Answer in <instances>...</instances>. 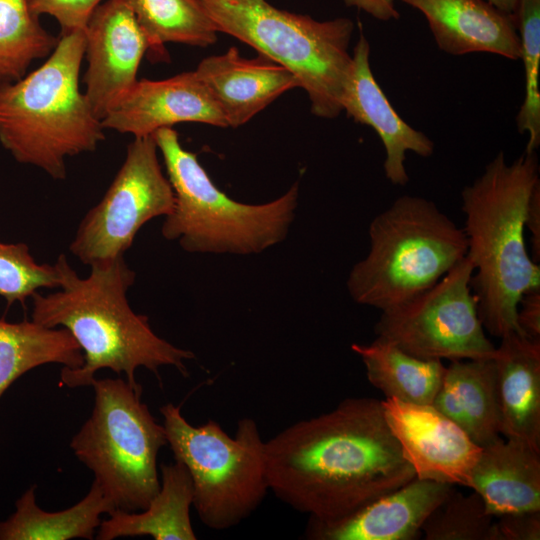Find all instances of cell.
Returning <instances> with one entry per match:
<instances>
[{
	"label": "cell",
	"mask_w": 540,
	"mask_h": 540,
	"mask_svg": "<svg viewBox=\"0 0 540 540\" xmlns=\"http://www.w3.org/2000/svg\"><path fill=\"white\" fill-rule=\"evenodd\" d=\"M269 490L309 519L344 518L416 478L381 401L348 398L265 441Z\"/></svg>",
	"instance_id": "cell-1"
},
{
	"label": "cell",
	"mask_w": 540,
	"mask_h": 540,
	"mask_svg": "<svg viewBox=\"0 0 540 540\" xmlns=\"http://www.w3.org/2000/svg\"><path fill=\"white\" fill-rule=\"evenodd\" d=\"M55 266L59 290L32 295L31 320L48 328H65L79 344L84 362L81 367L61 369V382L70 388L90 386L97 371L110 369L139 385L138 368L144 367L159 379V368L173 366L187 375L185 362L194 359L192 351L174 346L159 337L147 316L130 307L127 291L135 272L123 256L90 265L82 278L60 254Z\"/></svg>",
	"instance_id": "cell-2"
},
{
	"label": "cell",
	"mask_w": 540,
	"mask_h": 540,
	"mask_svg": "<svg viewBox=\"0 0 540 540\" xmlns=\"http://www.w3.org/2000/svg\"><path fill=\"white\" fill-rule=\"evenodd\" d=\"M539 185L536 152L524 151L508 163L500 151L461 191L471 289L484 329L498 338L522 334L519 301L540 288V266L529 256L524 238L527 206Z\"/></svg>",
	"instance_id": "cell-3"
},
{
	"label": "cell",
	"mask_w": 540,
	"mask_h": 540,
	"mask_svg": "<svg viewBox=\"0 0 540 540\" xmlns=\"http://www.w3.org/2000/svg\"><path fill=\"white\" fill-rule=\"evenodd\" d=\"M84 30L60 33L54 50L22 78L0 79V143L22 164L55 180L66 178L65 159L94 151L104 140L101 120L80 91Z\"/></svg>",
	"instance_id": "cell-4"
},
{
	"label": "cell",
	"mask_w": 540,
	"mask_h": 540,
	"mask_svg": "<svg viewBox=\"0 0 540 540\" xmlns=\"http://www.w3.org/2000/svg\"><path fill=\"white\" fill-rule=\"evenodd\" d=\"M370 249L350 271L352 299L381 312L433 286L466 257L462 228L420 196L398 197L368 229Z\"/></svg>",
	"instance_id": "cell-5"
},
{
	"label": "cell",
	"mask_w": 540,
	"mask_h": 540,
	"mask_svg": "<svg viewBox=\"0 0 540 540\" xmlns=\"http://www.w3.org/2000/svg\"><path fill=\"white\" fill-rule=\"evenodd\" d=\"M153 137L175 196L161 228L165 239L190 253L240 255L260 253L285 239L297 207V183L268 203L237 202L213 183L172 127L158 129Z\"/></svg>",
	"instance_id": "cell-6"
},
{
	"label": "cell",
	"mask_w": 540,
	"mask_h": 540,
	"mask_svg": "<svg viewBox=\"0 0 540 540\" xmlns=\"http://www.w3.org/2000/svg\"><path fill=\"white\" fill-rule=\"evenodd\" d=\"M217 32L233 36L289 70L309 97L311 112L332 119L352 62L349 18L318 21L266 0H199Z\"/></svg>",
	"instance_id": "cell-7"
},
{
	"label": "cell",
	"mask_w": 540,
	"mask_h": 540,
	"mask_svg": "<svg viewBox=\"0 0 540 540\" xmlns=\"http://www.w3.org/2000/svg\"><path fill=\"white\" fill-rule=\"evenodd\" d=\"M90 386L93 409L70 448L115 509L144 510L160 489L157 458L167 445L164 426L142 401L140 384L95 377Z\"/></svg>",
	"instance_id": "cell-8"
},
{
	"label": "cell",
	"mask_w": 540,
	"mask_h": 540,
	"mask_svg": "<svg viewBox=\"0 0 540 540\" xmlns=\"http://www.w3.org/2000/svg\"><path fill=\"white\" fill-rule=\"evenodd\" d=\"M160 413L167 445L191 476L192 506L201 522L225 530L249 517L269 490L265 441L256 421L240 419L230 437L214 420L190 424L172 403Z\"/></svg>",
	"instance_id": "cell-9"
},
{
	"label": "cell",
	"mask_w": 540,
	"mask_h": 540,
	"mask_svg": "<svg viewBox=\"0 0 540 540\" xmlns=\"http://www.w3.org/2000/svg\"><path fill=\"white\" fill-rule=\"evenodd\" d=\"M473 267L465 257L438 282L410 300L382 311L377 337L425 360L493 359L471 289Z\"/></svg>",
	"instance_id": "cell-10"
},
{
	"label": "cell",
	"mask_w": 540,
	"mask_h": 540,
	"mask_svg": "<svg viewBox=\"0 0 540 540\" xmlns=\"http://www.w3.org/2000/svg\"><path fill=\"white\" fill-rule=\"evenodd\" d=\"M153 135L134 137L125 160L102 199L81 220L69 245L83 264L106 262L132 246L151 219L167 216L175 196L158 160Z\"/></svg>",
	"instance_id": "cell-11"
},
{
	"label": "cell",
	"mask_w": 540,
	"mask_h": 540,
	"mask_svg": "<svg viewBox=\"0 0 540 540\" xmlns=\"http://www.w3.org/2000/svg\"><path fill=\"white\" fill-rule=\"evenodd\" d=\"M387 425L416 478L470 488L482 447L432 405L386 398L381 401Z\"/></svg>",
	"instance_id": "cell-12"
},
{
	"label": "cell",
	"mask_w": 540,
	"mask_h": 540,
	"mask_svg": "<svg viewBox=\"0 0 540 540\" xmlns=\"http://www.w3.org/2000/svg\"><path fill=\"white\" fill-rule=\"evenodd\" d=\"M85 96L102 120L137 82L148 42L133 12L121 0H105L84 29Z\"/></svg>",
	"instance_id": "cell-13"
},
{
	"label": "cell",
	"mask_w": 540,
	"mask_h": 540,
	"mask_svg": "<svg viewBox=\"0 0 540 540\" xmlns=\"http://www.w3.org/2000/svg\"><path fill=\"white\" fill-rule=\"evenodd\" d=\"M182 122L227 127L218 104L195 71L164 80H137L101 120L104 129L153 135L158 129Z\"/></svg>",
	"instance_id": "cell-14"
},
{
	"label": "cell",
	"mask_w": 540,
	"mask_h": 540,
	"mask_svg": "<svg viewBox=\"0 0 540 540\" xmlns=\"http://www.w3.org/2000/svg\"><path fill=\"white\" fill-rule=\"evenodd\" d=\"M369 56L370 44L361 30L342 91V111L377 133L385 150L383 170L386 178L394 185L404 186L409 182L404 164L406 152L427 158L434 153V143L395 111L374 78Z\"/></svg>",
	"instance_id": "cell-15"
},
{
	"label": "cell",
	"mask_w": 540,
	"mask_h": 540,
	"mask_svg": "<svg viewBox=\"0 0 540 540\" xmlns=\"http://www.w3.org/2000/svg\"><path fill=\"white\" fill-rule=\"evenodd\" d=\"M452 485L414 478L336 521L309 519L305 537L314 540H413Z\"/></svg>",
	"instance_id": "cell-16"
},
{
	"label": "cell",
	"mask_w": 540,
	"mask_h": 540,
	"mask_svg": "<svg viewBox=\"0 0 540 540\" xmlns=\"http://www.w3.org/2000/svg\"><path fill=\"white\" fill-rule=\"evenodd\" d=\"M426 18L440 50L460 56L492 53L519 60L516 18L486 0H400Z\"/></svg>",
	"instance_id": "cell-17"
},
{
	"label": "cell",
	"mask_w": 540,
	"mask_h": 540,
	"mask_svg": "<svg viewBox=\"0 0 540 540\" xmlns=\"http://www.w3.org/2000/svg\"><path fill=\"white\" fill-rule=\"evenodd\" d=\"M195 73L230 127L247 123L281 94L299 87L296 77L280 64L260 54L244 58L235 47L204 58Z\"/></svg>",
	"instance_id": "cell-18"
},
{
	"label": "cell",
	"mask_w": 540,
	"mask_h": 540,
	"mask_svg": "<svg viewBox=\"0 0 540 540\" xmlns=\"http://www.w3.org/2000/svg\"><path fill=\"white\" fill-rule=\"evenodd\" d=\"M500 339L493 358L500 434L540 451V339L517 332Z\"/></svg>",
	"instance_id": "cell-19"
},
{
	"label": "cell",
	"mask_w": 540,
	"mask_h": 540,
	"mask_svg": "<svg viewBox=\"0 0 540 540\" xmlns=\"http://www.w3.org/2000/svg\"><path fill=\"white\" fill-rule=\"evenodd\" d=\"M506 439L482 447L470 488L493 517L540 511V451L525 441Z\"/></svg>",
	"instance_id": "cell-20"
},
{
	"label": "cell",
	"mask_w": 540,
	"mask_h": 540,
	"mask_svg": "<svg viewBox=\"0 0 540 540\" xmlns=\"http://www.w3.org/2000/svg\"><path fill=\"white\" fill-rule=\"evenodd\" d=\"M431 405L480 447L500 438L494 360L451 361Z\"/></svg>",
	"instance_id": "cell-21"
},
{
	"label": "cell",
	"mask_w": 540,
	"mask_h": 540,
	"mask_svg": "<svg viewBox=\"0 0 540 540\" xmlns=\"http://www.w3.org/2000/svg\"><path fill=\"white\" fill-rule=\"evenodd\" d=\"M160 489L148 507L138 511L115 509L98 527L96 539L151 536L155 540H195L190 519L193 483L179 461L160 465Z\"/></svg>",
	"instance_id": "cell-22"
},
{
	"label": "cell",
	"mask_w": 540,
	"mask_h": 540,
	"mask_svg": "<svg viewBox=\"0 0 540 540\" xmlns=\"http://www.w3.org/2000/svg\"><path fill=\"white\" fill-rule=\"evenodd\" d=\"M35 491L36 485L29 487L16 501L15 512L0 522V540L93 539L101 514L115 510L95 481L79 502L57 512L42 510Z\"/></svg>",
	"instance_id": "cell-23"
},
{
	"label": "cell",
	"mask_w": 540,
	"mask_h": 540,
	"mask_svg": "<svg viewBox=\"0 0 540 540\" xmlns=\"http://www.w3.org/2000/svg\"><path fill=\"white\" fill-rule=\"evenodd\" d=\"M351 349L361 358L369 382L386 398L432 404L446 369L442 361L417 358L380 337L369 344L354 343Z\"/></svg>",
	"instance_id": "cell-24"
},
{
	"label": "cell",
	"mask_w": 540,
	"mask_h": 540,
	"mask_svg": "<svg viewBox=\"0 0 540 540\" xmlns=\"http://www.w3.org/2000/svg\"><path fill=\"white\" fill-rule=\"evenodd\" d=\"M82 350L65 328H48L34 321L0 320V398L26 372L44 364L78 368Z\"/></svg>",
	"instance_id": "cell-25"
},
{
	"label": "cell",
	"mask_w": 540,
	"mask_h": 540,
	"mask_svg": "<svg viewBox=\"0 0 540 540\" xmlns=\"http://www.w3.org/2000/svg\"><path fill=\"white\" fill-rule=\"evenodd\" d=\"M133 12L148 42L152 60L168 59L165 43L206 47L217 30L199 0H121Z\"/></svg>",
	"instance_id": "cell-26"
},
{
	"label": "cell",
	"mask_w": 540,
	"mask_h": 540,
	"mask_svg": "<svg viewBox=\"0 0 540 540\" xmlns=\"http://www.w3.org/2000/svg\"><path fill=\"white\" fill-rule=\"evenodd\" d=\"M57 42L41 25L33 0H0V79L22 78L34 60L50 55Z\"/></svg>",
	"instance_id": "cell-27"
},
{
	"label": "cell",
	"mask_w": 540,
	"mask_h": 540,
	"mask_svg": "<svg viewBox=\"0 0 540 540\" xmlns=\"http://www.w3.org/2000/svg\"><path fill=\"white\" fill-rule=\"evenodd\" d=\"M525 71V96L516 117L519 133L528 135L526 152L540 145V0H519L515 13Z\"/></svg>",
	"instance_id": "cell-28"
},
{
	"label": "cell",
	"mask_w": 540,
	"mask_h": 540,
	"mask_svg": "<svg viewBox=\"0 0 540 540\" xmlns=\"http://www.w3.org/2000/svg\"><path fill=\"white\" fill-rule=\"evenodd\" d=\"M493 516L477 492L454 488L422 526L426 540H493Z\"/></svg>",
	"instance_id": "cell-29"
},
{
	"label": "cell",
	"mask_w": 540,
	"mask_h": 540,
	"mask_svg": "<svg viewBox=\"0 0 540 540\" xmlns=\"http://www.w3.org/2000/svg\"><path fill=\"white\" fill-rule=\"evenodd\" d=\"M55 264L37 263L25 243H0V296L8 306L26 299L41 288H58Z\"/></svg>",
	"instance_id": "cell-30"
},
{
	"label": "cell",
	"mask_w": 540,
	"mask_h": 540,
	"mask_svg": "<svg viewBox=\"0 0 540 540\" xmlns=\"http://www.w3.org/2000/svg\"><path fill=\"white\" fill-rule=\"evenodd\" d=\"M105 0H33L35 12L52 16L61 33L84 30L94 10Z\"/></svg>",
	"instance_id": "cell-31"
},
{
	"label": "cell",
	"mask_w": 540,
	"mask_h": 540,
	"mask_svg": "<svg viewBox=\"0 0 540 540\" xmlns=\"http://www.w3.org/2000/svg\"><path fill=\"white\" fill-rule=\"evenodd\" d=\"M493 523V540H539L540 511L498 516Z\"/></svg>",
	"instance_id": "cell-32"
},
{
	"label": "cell",
	"mask_w": 540,
	"mask_h": 540,
	"mask_svg": "<svg viewBox=\"0 0 540 540\" xmlns=\"http://www.w3.org/2000/svg\"><path fill=\"white\" fill-rule=\"evenodd\" d=\"M517 324L523 335L540 339V288L522 295L517 307Z\"/></svg>",
	"instance_id": "cell-33"
},
{
	"label": "cell",
	"mask_w": 540,
	"mask_h": 540,
	"mask_svg": "<svg viewBox=\"0 0 540 540\" xmlns=\"http://www.w3.org/2000/svg\"><path fill=\"white\" fill-rule=\"evenodd\" d=\"M396 0H343L348 7L361 10L380 21L397 20L400 14L395 6Z\"/></svg>",
	"instance_id": "cell-34"
},
{
	"label": "cell",
	"mask_w": 540,
	"mask_h": 540,
	"mask_svg": "<svg viewBox=\"0 0 540 540\" xmlns=\"http://www.w3.org/2000/svg\"><path fill=\"white\" fill-rule=\"evenodd\" d=\"M525 229H528L532 236V259L540 262V185L533 191L525 216Z\"/></svg>",
	"instance_id": "cell-35"
},
{
	"label": "cell",
	"mask_w": 540,
	"mask_h": 540,
	"mask_svg": "<svg viewBox=\"0 0 540 540\" xmlns=\"http://www.w3.org/2000/svg\"><path fill=\"white\" fill-rule=\"evenodd\" d=\"M499 10L515 16L519 0H486Z\"/></svg>",
	"instance_id": "cell-36"
}]
</instances>
